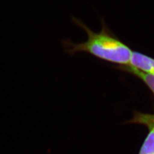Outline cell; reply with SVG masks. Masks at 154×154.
I'll return each mask as SVG.
<instances>
[{
  "instance_id": "obj_3",
  "label": "cell",
  "mask_w": 154,
  "mask_h": 154,
  "mask_svg": "<svg viewBox=\"0 0 154 154\" xmlns=\"http://www.w3.org/2000/svg\"><path fill=\"white\" fill-rule=\"evenodd\" d=\"M120 67H122L123 69L129 72V73H132L135 76H137L138 78L142 80L154 94V75L144 73V72L139 71L130 66H121Z\"/></svg>"
},
{
  "instance_id": "obj_1",
  "label": "cell",
  "mask_w": 154,
  "mask_h": 154,
  "mask_svg": "<svg viewBox=\"0 0 154 154\" xmlns=\"http://www.w3.org/2000/svg\"><path fill=\"white\" fill-rule=\"evenodd\" d=\"M76 26L85 31L88 37L84 42L74 43L70 40L62 41V44L67 54L74 55L79 53L88 54L106 62L127 66L129 65L132 51L110 31L104 19H102V29L100 32H94L80 19L72 17Z\"/></svg>"
},
{
  "instance_id": "obj_4",
  "label": "cell",
  "mask_w": 154,
  "mask_h": 154,
  "mask_svg": "<svg viewBox=\"0 0 154 154\" xmlns=\"http://www.w3.org/2000/svg\"><path fill=\"white\" fill-rule=\"evenodd\" d=\"M139 154H154V128H151L144 140Z\"/></svg>"
},
{
  "instance_id": "obj_5",
  "label": "cell",
  "mask_w": 154,
  "mask_h": 154,
  "mask_svg": "<svg viewBox=\"0 0 154 154\" xmlns=\"http://www.w3.org/2000/svg\"><path fill=\"white\" fill-rule=\"evenodd\" d=\"M136 122L147 125L149 128H154V115L139 114Z\"/></svg>"
},
{
  "instance_id": "obj_2",
  "label": "cell",
  "mask_w": 154,
  "mask_h": 154,
  "mask_svg": "<svg viewBox=\"0 0 154 154\" xmlns=\"http://www.w3.org/2000/svg\"><path fill=\"white\" fill-rule=\"evenodd\" d=\"M130 66L144 73L154 75V59L137 51H132Z\"/></svg>"
}]
</instances>
